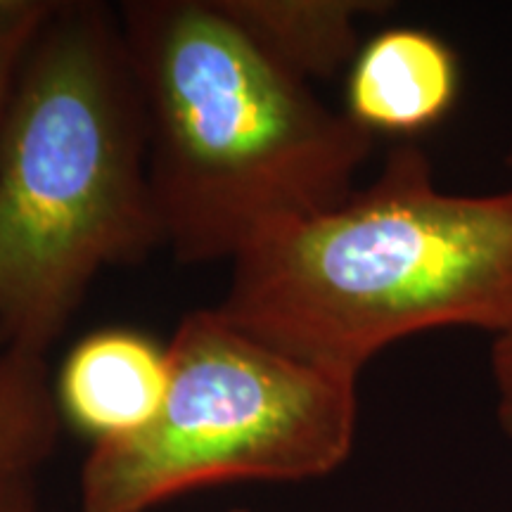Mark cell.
<instances>
[{
	"label": "cell",
	"instance_id": "1",
	"mask_svg": "<svg viewBox=\"0 0 512 512\" xmlns=\"http://www.w3.org/2000/svg\"><path fill=\"white\" fill-rule=\"evenodd\" d=\"M117 15L164 247L181 264H233L356 190L375 138L261 55L216 0H128Z\"/></svg>",
	"mask_w": 512,
	"mask_h": 512
},
{
	"label": "cell",
	"instance_id": "2",
	"mask_svg": "<svg viewBox=\"0 0 512 512\" xmlns=\"http://www.w3.org/2000/svg\"><path fill=\"white\" fill-rule=\"evenodd\" d=\"M216 309L285 354L354 377L420 332L510 335L512 188L444 192L418 145H396L366 188L240 254Z\"/></svg>",
	"mask_w": 512,
	"mask_h": 512
},
{
	"label": "cell",
	"instance_id": "3",
	"mask_svg": "<svg viewBox=\"0 0 512 512\" xmlns=\"http://www.w3.org/2000/svg\"><path fill=\"white\" fill-rule=\"evenodd\" d=\"M162 247L117 10L57 0L0 133V344L48 358L102 271Z\"/></svg>",
	"mask_w": 512,
	"mask_h": 512
},
{
	"label": "cell",
	"instance_id": "4",
	"mask_svg": "<svg viewBox=\"0 0 512 512\" xmlns=\"http://www.w3.org/2000/svg\"><path fill=\"white\" fill-rule=\"evenodd\" d=\"M169 389L133 437L91 446L81 512H150L235 482H306L347 463L358 377L313 366L240 330L216 309L181 318Z\"/></svg>",
	"mask_w": 512,
	"mask_h": 512
},
{
	"label": "cell",
	"instance_id": "5",
	"mask_svg": "<svg viewBox=\"0 0 512 512\" xmlns=\"http://www.w3.org/2000/svg\"><path fill=\"white\" fill-rule=\"evenodd\" d=\"M169 347L133 328L81 337L53 375L62 422L91 441L114 444L157 418L169 389Z\"/></svg>",
	"mask_w": 512,
	"mask_h": 512
},
{
	"label": "cell",
	"instance_id": "6",
	"mask_svg": "<svg viewBox=\"0 0 512 512\" xmlns=\"http://www.w3.org/2000/svg\"><path fill=\"white\" fill-rule=\"evenodd\" d=\"M458 95L456 50L427 29L392 27L363 41L349 64L344 114L373 138H413L439 126Z\"/></svg>",
	"mask_w": 512,
	"mask_h": 512
},
{
	"label": "cell",
	"instance_id": "7",
	"mask_svg": "<svg viewBox=\"0 0 512 512\" xmlns=\"http://www.w3.org/2000/svg\"><path fill=\"white\" fill-rule=\"evenodd\" d=\"M219 10L273 64L306 83L354 62L361 19L382 15L377 0H216Z\"/></svg>",
	"mask_w": 512,
	"mask_h": 512
},
{
	"label": "cell",
	"instance_id": "8",
	"mask_svg": "<svg viewBox=\"0 0 512 512\" xmlns=\"http://www.w3.org/2000/svg\"><path fill=\"white\" fill-rule=\"evenodd\" d=\"M48 358L0 344V489L36 479L60 439Z\"/></svg>",
	"mask_w": 512,
	"mask_h": 512
},
{
	"label": "cell",
	"instance_id": "9",
	"mask_svg": "<svg viewBox=\"0 0 512 512\" xmlns=\"http://www.w3.org/2000/svg\"><path fill=\"white\" fill-rule=\"evenodd\" d=\"M57 0H0V133L8 119L24 62Z\"/></svg>",
	"mask_w": 512,
	"mask_h": 512
},
{
	"label": "cell",
	"instance_id": "10",
	"mask_svg": "<svg viewBox=\"0 0 512 512\" xmlns=\"http://www.w3.org/2000/svg\"><path fill=\"white\" fill-rule=\"evenodd\" d=\"M491 377L496 384V415L512 439V332L496 337L491 347Z\"/></svg>",
	"mask_w": 512,
	"mask_h": 512
},
{
	"label": "cell",
	"instance_id": "11",
	"mask_svg": "<svg viewBox=\"0 0 512 512\" xmlns=\"http://www.w3.org/2000/svg\"><path fill=\"white\" fill-rule=\"evenodd\" d=\"M0 512H43L36 479H22L0 489Z\"/></svg>",
	"mask_w": 512,
	"mask_h": 512
},
{
	"label": "cell",
	"instance_id": "12",
	"mask_svg": "<svg viewBox=\"0 0 512 512\" xmlns=\"http://www.w3.org/2000/svg\"><path fill=\"white\" fill-rule=\"evenodd\" d=\"M508 166H510V169H512V155L508 157Z\"/></svg>",
	"mask_w": 512,
	"mask_h": 512
},
{
	"label": "cell",
	"instance_id": "13",
	"mask_svg": "<svg viewBox=\"0 0 512 512\" xmlns=\"http://www.w3.org/2000/svg\"><path fill=\"white\" fill-rule=\"evenodd\" d=\"M230 512H249V510H242V508H238V510H230Z\"/></svg>",
	"mask_w": 512,
	"mask_h": 512
}]
</instances>
